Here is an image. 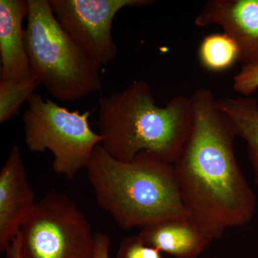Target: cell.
Returning a JSON list of instances; mask_svg holds the SVG:
<instances>
[{"instance_id":"8","label":"cell","mask_w":258,"mask_h":258,"mask_svg":"<svg viewBox=\"0 0 258 258\" xmlns=\"http://www.w3.org/2000/svg\"><path fill=\"white\" fill-rule=\"evenodd\" d=\"M195 24L220 27L238 47L239 62L258 64V0H209Z\"/></svg>"},{"instance_id":"1","label":"cell","mask_w":258,"mask_h":258,"mask_svg":"<svg viewBox=\"0 0 258 258\" xmlns=\"http://www.w3.org/2000/svg\"><path fill=\"white\" fill-rule=\"evenodd\" d=\"M191 99L192 130L174 170L190 221L214 240L248 223L257 200L236 159L233 126L213 93L198 88Z\"/></svg>"},{"instance_id":"12","label":"cell","mask_w":258,"mask_h":258,"mask_svg":"<svg viewBox=\"0 0 258 258\" xmlns=\"http://www.w3.org/2000/svg\"><path fill=\"white\" fill-rule=\"evenodd\" d=\"M215 106L230 120L236 136L245 141L258 184V101L251 97L217 98Z\"/></svg>"},{"instance_id":"6","label":"cell","mask_w":258,"mask_h":258,"mask_svg":"<svg viewBox=\"0 0 258 258\" xmlns=\"http://www.w3.org/2000/svg\"><path fill=\"white\" fill-rule=\"evenodd\" d=\"M95 235L82 210L50 189L35 204L7 250L8 258H93Z\"/></svg>"},{"instance_id":"10","label":"cell","mask_w":258,"mask_h":258,"mask_svg":"<svg viewBox=\"0 0 258 258\" xmlns=\"http://www.w3.org/2000/svg\"><path fill=\"white\" fill-rule=\"evenodd\" d=\"M28 13V0H0V80L23 82L37 79L24 40L23 23Z\"/></svg>"},{"instance_id":"13","label":"cell","mask_w":258,"mask_h":258,"mask_svg":"<svg viewBox=\"0 0 258 258\" xmlns=\"http://www.w3.org/2000/svg\"><path fill=\"white\" fill-rule=\"evenodd\" d=\"M238 47L225 33L209 35L199 47V58L203 67L212 72H222L238 61Z\"/></svg>"},{"instance_id":"14","label":"cell","mask_w":258,"mask_h":258,"mask_svg":"<svg viewBox=\"0 0 258 258\" xmlns=\"http://www.w3.org/2000/svg\"><path fill=\"white\" fill-rule=\"evenodd\" d=\"M40 85V80L34 79L23 82L0 80V123H4L18 114L20 108Z\"/></svg>"},{"instance_id":"2","label":"cell","mask_w":258,"mask_h":258,"mask_svg":"<svg viewBox=\"0 0 258 258\" xmlns=\"http://www.w3.org/2000/svg\"><path fill=\"white\" fill-rule=\"evenodd\" d=\"M98 113L102 147L123 162L146 152L174 164L193 127L191 97L178 95L165 106H158L144 81H134L124 89L102 97Z\"/></svg>"},{"instance_id":"4","label":"cell","mask_w":258,"mask_h":258,"mask_svg":"<svg viewBox=\"0 0 258 258\" xmlns=\"http://www.w3.org/2000/svg\"><path fill=\"white\" fill-rule=\"evenodd\" d=\"M25 49L34 74L51 96L76 101L102 88L99 69L62 30L49 0H28Z\"/></svg>"},{"instance_id":"3","label":"cell","mask_w":258,"mask_h":258,"mask_svg":"<svg viewBox=\"0 0 258 258\" xmlns=\"http://www.w3.org/2000/svg\"><path fill=\"white\" fill-rule=\"evenodd\" d=\"M86 169L98 207L110 214L122 230L188 217L174 164L146 152L123 162L100 144Z\"/></svg>"},{"instance_id":"11","label":"cell","mask_w":258,"mask_h":258,"mask_svg":"<svg viewBox=\"0 0 258 258\" xmlns=\"http://www.w3.org/2000/svg\"><path fill=\"white\" fill-rule=\"evenodd\" d=\"M138 235L146 245L174 258H197L213 241L188 217L153 224L141 229Z\"/></svg>"},{"instance_id":"9","label":"cell","mask_w":258,"mask_h":258,"mask_svg":"<svg viewBox=\"0 0 258 258\" xmlns=\"http://www.w3.org/2000/svg\"><path fill=\"white\" fill-rule=\"evenodd\" d=\"M36 202L18 146L10 151L0 171V250L10 248Z\"/></svg>"},{"instance_id":"15","label":"cell","mask_w":258,"mask_h":258,"mask_svg":"<svg viewBox=\"0 0 258 258\" xmlns=\"http://www.w3.org/2000/svg\"><path fill=\"white\" fill-rule=\"evenodd\" d=\"M115 258H164L157 249L144 243L139 235L128 236L120 242Z\"/></svg>"},{"instance_id":"5","label":"cell","mask_w":258,"mask_h":258,"mask_svg":"<svg viewBox=\"0 0 258 258\" xmlns=\"http://www.w3.org/2000/svg\"><path fill=\"white\" fill-rule=\"evenodd\" d=\"M28 103L23 114L25 145L32 153L50 151L54 172L71 181L86 169L93 151L103 142L91 128V112L69 111L35 93Z\"/></svg>"},{"instance_id":"7","label":"cell","mask_w":258,"mask_h":258,"mask_svg":"<svg viewBox=\"0 0 258 258\" xmlns=\"http://www.w3.org/2000/svg\"><path fill=\"white\" fill-rule=\"evenodd\" d=\"M57 23L98 69L114 60L112 35L117 13L126 7H146L152 0H49Z\"/></svg>"},{"instance_id":"17","label":"cell","mask_w":258,"mask_h":258,"mask_svg":"<svg viewBox=\"0 0 258 258\" xmlns=\"http://www.w3.org/2000/svg\"><path fill=\"white\" fill-rule=\"evenodd\" d=\"M111 240L105 234L97 232L95 235L93 258H109Z\"/></svg>"},{"instance_id":"16","label":"cell","mask_w":258,"mask_h":258,"mask_svg":"<svg viewBox=\"0 0 258 258\" xmlns=\"http://www.w3.org/2000/svg\"><path fill=\"white\" fill-rule=\"evenodd\" d=\"M234 91L249 97L258 90V64L242 66L232 79Z\"/></svg>"}]
</instances>
